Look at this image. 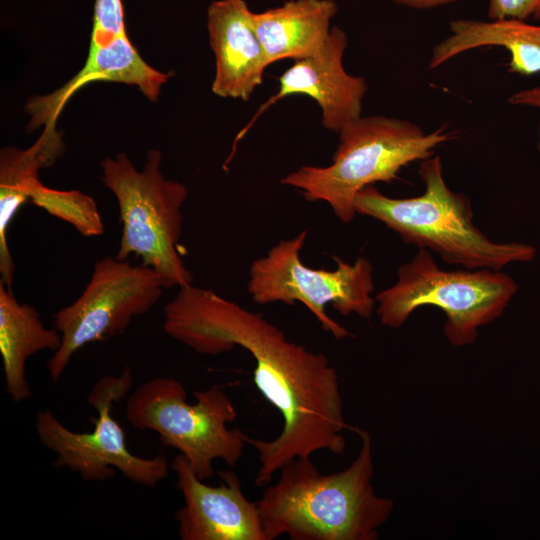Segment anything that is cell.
I'll list each match as a JSON object with an SVG mask.
<instances>
[{
	"mask_svg": "<svg viewBox=\"0 0 540 540\" xmlns=\"http://www.w3.org/2000/svg\"><path fill=\"white\" fill-rule=\"evenodd\" d=\"M163 329L199 354L219 355L241 347L252 356L255 386L283 418V428L272 440L245 434V442L258 453L256 486L269 484L296 457L345 450L344 431L351 427L345 421L337 372L323 353L289 341L261 313L192 283L179 287L165 305Z\"/></svg>",
	"mask_w": 540,
	"mask_h": 540,
	"instance_id": "obj_1",
	"label": "cell"
},
{
	"mask_svg": "<svg viewBox=\"0 0 540 540\" xmlns=\"http://www.w3.org/2000/svg\"><path fill=\"white\" fill-rule=\"evenodd\" d=\"M361 448L345 469L322 474L310 457H296L279 469L257 501L267 540H375L388 520L393 501L372 486L370 435L355 428Z\"/></svg>",
	"mask_w": 540,
	"mask_h": 540,
	"instance_id": "obj_2",
	"label": "cell"
},
{
	"mask_svg": "<svg viewBox=\"0 0 540 540\" xmlns=\"http://www.w3.org/2000/svg\"><path fill=\"white\" fill-rule=\"evenodd\" d=\"M418 173L425 186L420 196L392 198L370 185L356 195V214L374 218L405 243L432 250L445 263L466 269L500 271L510 263L534 259L532 245L492 241L474 225L470 199L447 186L440 156L422 160Z\"/></svg>",
	"mask_w": 540,
	"mask_h": 540,
	"instance_id": "obj_3",
	"label": "cell"
},
{
	"mask_svg": "<svg viewBox=\"0 0 540 540\" xmlns=\"http://www.w3.org/2000/svg\"><path fill=\"white\" fill-rule=\"evenodd\" d=\"M457 132L445 127L425 133L407 120L387 116L359 117L339 131L332 163L301 166L280 183L301 191L307 201L326 202L343 223L356 215V195L377 182L391 183L414 161L433 156L434 149L454 140Z\"/></svg>",
	"mask_w": 540,
	"mask_h": 540,
	"instance_id": "obj_4",
	"label": "cell"
},
{
	"mask_svg": "<svg viewBox=\"0 0 540 540\" xmlns=\"http://www.w3.org/2000/svg\"><path fill=\"white\" fill-rule=\"evenodd\" d=\"M160 151L151 149L141 171L125 153L101 162L102 181L114 194L122 234L116 258L139 257L161 277L164 287L191 284L193 277L179 252L186 186L165 178Z\"/></svg>",
	"mask_w": 540,
	"mask_h": 540,
	"instance_id": "obj_5",
	"label": "cell"
},
{
	"mask_svg": "<svg viewBox=\"0 0 540 540\" xmlns=\"http://www.w3.org/2000/svg\"><path fill=\"white\" fill-rule=\"evenodd\" d=\"M518 285L501 270H443L427 249L397 269V281L376 297L380 322L401 327L422 306H435L446 316L444 334L454 346L472 344L478 329L502 315Z\"/></svg>",
	"mask_w": 540,
	"mask_h": 540,
	"instance_id": "obj_6",
	"label": "cell"
},
{
	"mask_svg": "<svg viewBox=\"0 0 540 540\" xmlns=\"http://www.w3.org/2000/svg\"><path fill=\"white\" fill-rule=\"evenodd\" d=\"M196 403H187L183 384L169 377H155L137 386L126 403V418L135 428L152 430L163 445L174 448L193 472L206 480L214 475L213 462L230 468L240 461L245 433L229 429L236 408L218 387L194 391Z\"/></svg>",
	"mask_w": 540,
	"mask_h": 540,
	"instance_id": "obj_7",
	"label": "cell"
},
{
	"mask_svg": "<svg viewBox=\"0 0 540 540\" xmlns=\"http://www.w3.org/2000/svg\"><path fill=\"white\" fill-rule=\"evenodd\" d=\"M306 236L307 230H303L293 238L281 240L265 256L254 260L247 290L260 305L300 302L334 338L350 337L351 333L334 321L325 307L329 304L341 315L356 314L369 319L376 303L371 295L372 264L364 257L351 264L333 256L337 264L334 270L307 267L300 259Z\"/></svg>",
	"mask_w": 540,
	"mask_h": 540,
	"instance_id": "obj_8",
	"label": "cell"
},
{
	"mask_svg": "<svg viewBox=\"0 0 540 540\" xmlns=\"http://www.w3.org/2000/svg\"><path fill=\"white\" fill-rule=\"evenodd\" d=\"M133 385L131 370L126 366L120 375H108L92 386L88 404L97 416L90 432L68 429L49 410L35 415V430L40 442L56 454L53 466L68 468L87 482L106 481L115 476V469L134 483L154 487L169 473L163 454L143 458L132 454L125 433L112 416L113 404L122 400Z\"/></svg>",
	"mask_w": 540,
	"mask_h": 540,
	"instance_id": "obj_9",
	"label": "cell"
},
{
	"mask_svg": "<svg viewBox=\"0 0 540 540\" xmlns=\"http://www.w3.org/2000/svg\"><path fill=\"white\" fill-rule=\"evenodd\" d=\"M164 288L158 273L143 264L108 256L96 261L80 296L53 315L62 342L47 363L51 381L60 379L80 348L125 331L134 317L149 312Z\"/></svg>",
	"mask_w": 540,
	"mask_h": 540,
	"instance_id": "obj_10",
	"label": "cell"
},
{
	"mask_svg": "<svg viewBox=\"0 0 540 540\" xmlns=\"http://www.w3.org/2000/svg\"><path fill=\"white\" fill-rule=\"evenodd\" d=\"M171 468L184 498V505L174 515L181 540H267L257 501L245 497L234 471H219L221 483L210 486L193 472L180 453Z\"/></svg>",
	"mask_w": 540,
	"mask_h": 540,
	"instance_id": "obj_11",
	"label": "cell"
},
{
	"mask_svg": "<svg viewBox=\"0 0 540 540\" xmlns=\"http://www.w3.org/2000/svg\"><path fill=\"white\" fill-rule=\"evenodd\" d=\"M347 44L346 33L337 26L332 27L317 54L295 60L279 77L277 93L260 106L237 139L245 135L265 110L290 95L301 94L315 100L322 112V125L328 130L339 132L359 118L368 87L363 77L350 75L344 69L343 55Z\"/></svg>",
	"mask_w": 540,
	"mask_h": 540,
	"instance_id": "obj_12",
	"label": "cell"
},
{
	"mask_svg": "<svg viewBox=\"0 0 540 540\" xmlns=\"http://www.w3.org/2000/svg\"><path fill=\"white\" fill-rule=\"evenodd\" d=\"M244 0H216L207 11L210 46L215 55L214 94L248 100L263 82L268 66Z\"/></svg>",
	"mask_w": 540,
	"mask_h": 540,
	"instance_id": "obj_13",
	"label": "cell"
},
{
	"mask_svg": "<svg viewBox=\"0 0 540 540\" xmlns=\"http://www.w3.org/2000/svg\"><path fill=\"white\" fill-rule=\"evenodd\" d=\"M171 73H163L139 55L127 34L102 46H90L81 70L59 89L27 101L25 110L30 115L29 132L56 126L63 107L71 96L89 82L106 81L136 86L150 101H157L161 87Z\"/></svg>",
	"mask_w": 540,
	"mask_h": 540,
	"instance_id": "obj_14",
	"label": "cell"
},
{
	"mask_svg": "<svg viewBox=\"0 0 540 540\" xmlns=\"http://www.w3.org/2000/svg\"><path fill=\"white\" fill-rule=\"evenodd\" d=\"M336 13L334 0H290L276 8L253 12L254 29L268 65L317 54L328 39Z\"/></svg>",
	"mask_w": 540,
	"mask_h": 540,
	"instance_id": "obj_15",
	"label": "cell"
},
{
	"mask_svg": "<svg viewBox=\"0 0 540 540\" xmlns=\"http://www.w3.org/2000/svg\"><path fill=\"white\" fill-rule=\"evenodd\" d=\"M484 46L504 47L510 53L512 73L531 76L540 72V25L513 18L451 21L450 35L433 48L429 68Z\"/></svg>",
	"mask_w": 540,
	"mask_h": 540,
	"instance_id": "obj_16",
	"label": "cell"
},
{
	"mask_svg": "<svg viewBox=\"0 0 540 540\" xmlns=\"http://www.w3.org/2000/svg\"><path fill=\"white\" fill-rule=\"evenodd\" d=\"M62 342L60 332L47 328L38 311L19 303L0 281V354L3 363L5 390L15 403L28 400L32 391L26 378L28 358L44 350L56 352Z\"/></svg>",
	"mask_w": 540,
	"mask_h": 540,
	"instance_id": "obj_17",
	"label": "cell"
},
{
	"mask_svg": "<svg viewBox=\"0 0 540 540\" xmlns=\"http://www.w3.org/2000/svg\"><path fill=\"white\" fill-rule=\"evenodd\" d=\"M64 151L56 126L44 127L37 141L26 149L5 147L0 152V274L12 288L15 264L7 243V230L20 207L39 181V170L52 165Z\"/></svg>",
	"mask_w": 540,
	"mask_h": 540,
	"instance_id": "obj_18",
	"label": "cell"
},
{
	"mask_svg": "<svg viewBox=\"0 0 540 540\" xmlns=\"http://www.w3.org/2000/svg\"><path fill=\"white\" fill-rule=\"evenodd\" d=\"M29 200L50 215L69 223L83 236H99L104 232L97 203L79 190H56L39 180L32 187Z\"/></svg>",
	"mask_w": 540,
	"mask_h": 540,
	"instance_id": "obj_19",
	"label": "cell"
},
{
	"mask_svg": "<svg viewBox=\"0 0 540 540\" xmlns=\"http://www.w3.org/2000/svg\"><path fill=\"white\" fill-rule=\"evenodd\" d=\"M489 19L513 18L540 21V0H489Z\"/></svg>",
	"mask_w": 540,
	"mask_h": 540,
	"instance_id": "obj_20",
	"label": "cell"
},
{
	"mask_svg": "<svg viewBox=\"0 0 540 540\" xmlns=\"http://www.w3.org/2000/svg\"><path fill=\"white\" fill-rule=\"evenodd\" d=\"M508 102L512 105L540 109V85L514 93Z\"/></svg>",
	"mask_w": 540,
	"mask_h": 540,
	"instance_id": "obj_21",
	"label": "cell"
},
{
	"mask_svg": "<svg viewBox=\"0 0 540 540\" xmlns=\"http://www.w3.org/2000/svg\"><path fill=\"white\" fill-rule=\"evenodd\" d=\"M397 5L413 8V9H432L452 3H456L460 0H391Z\"/></svg>",
	"mask_w": 540,
	"mask_h": 540,
	"instance_id": "obj_22",
	"label": "cell"
},
{
	"mask_svg": "<svg viewBox=\"0 0 540 540\" xmlns=\"http://www.w3.org/2000/svg\"><path fill=\"white\" fill-rule=\"evenodd\" d=\"M537 149L540 152V124L538 128V141H537Z\"/></svg>",
	"mask_w": 540,
	"mask_h": 540,
	"instance_id": "obj_23",
	"label": "cell"
}]
</instances>
